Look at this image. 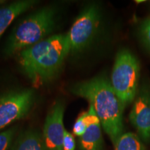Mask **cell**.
I'll use <instances>...</instances> for the list:
<instances>
[{"label": "cell", "instance_id": "cell-1", "mask_svg": "<svg viewBox=\"0 0 150 150\" xmlns=\"http://www.w3.org/2000/svg\"><path fill=\"white\" fill-rule=\"evenodd\" d=\"M70 91L74 95L87 99L93 106L101 126L114 145L123 134V112L125 106L110 82L104 76H96L74 84Z\"/></svg>", "mask_w": 150, "mask_h": 150}, {"label": "cell", "instance_id": "cell-2", "mask_svg": "<svg viewBox=\"0 0 150 150\" xmlns=\"http://www.w3.org/2000/svg\"><path fill=\"white\" fill-rule=\"evenodd\" d=\"M70 52L67 33L54 35L20 52L18 61L33 85L39 86L55 78Z\"/></svg>", "mask_w": 150, "mask_h": 150}, {"label": "cell", "instance_id": "cell-3", "mask_svg": "<svg viewBox=\"0 0 150 150\" xmlns=\"http://www.w3.org/2000/svg\"><path fill=\"white\" fill-rule=\"evenodd\" d=\"M56 15L54 7L47 6L27 17L13 31L6 46L5 53L7 55L20 53L45 40L55 27Z\"/></svg>", "mask_w": 150, "mask_h": 150}, {"label": "cell", "instance_id": "cell-4", "mask_svg": "<svg viewBox=\"0 0 150 150\" xmlns=\"http://www.w3.org/2000/svg\"><path fill=\"white\" fill-rule=\"evenodd\" d=\"M139 77L140 65L137 58L129 50H120L115 57L110 83L125 106L136 98Z\"/></svg>", "mask_w": 150, "mask_h": 150}, {"label": "cell", "instance_id": "cell-5", "mask_svg": "<svg viewBox=\"0 0 150 150\" xmlns=\"http://www.w3.org/2000/svg\"><path fill=\"white\" fill-rule=\"evenodd\" d=\"M100 20L97 5L92 4L84 8L67 33L70 52H81L90 45L98 31Z\"/></svg>", "mask_w": 150, "mask_h": 150}, {"label": "cell", "instance_id": "cell-6", "mask_svg": "<svg viewBox=\"0 0 150 150\" xmlns=\"http://www.w3.org/2000/svg\"><path fill=\"white\" fill-rule=\"evenodd\" d=\"M33 102L31 89L11 91L0 97V131L27 115Z\"/></svg>", "mask_w": 150, "mask_h": 150}, {"label": "cell", "instance_id": "cell-7", "mask_svg": "<svg viewBox=\"0 0 150 150\" xmlns=\"http://www.w3.org/2000/svg\"><path fill=\"white\" fill-rule=\"evenodd\" d=\"M131 123L140 138L150 141V84L145 82L138 89L132 109L129 114Z\"/></svg>", "mask_w": 150, "mask_h": 150}, {"label": "cell", "instance_id": "cell-8", "mask_svg": "<svg viewBox=\"0 0 150 150\" xmlns=\"http://www.w3.org/2000/svg\"><path fill=\"white\" fill-rule=\"evenodd\" d=\"M64 104L56 102L49 112L43 129V140L47 150H63L65 129L63 126Z\"/></svg>", "mask_w": 150, "mask_h": 150}, {"label": "cell", "instance_id": "cell-9", "mask_svg": "<svg viewBox=\"0 0 150 150\" xmlns=\"http://www.w3.org/2000/svg\"><path fill=\"white\" fill-rule=\"evenodd\" d=\"M36 4V1H18L0 7V38L18 16L25 12Z\"/></svg>", "mask_w": 150, "mask_h": 150}, {"label": "cell", "instance_id": "cell-10", "mask_svg": "<svg viewBox=\"0 0 150 150\" xmlns=\"http://www.w3.org/2000/svg\"><path fill=\"white\" fill-rule=\"evenodd\" d=\"M10 150H47L42 135L35 129L21 133L13 142Z\"/></svg>", "mask_w": 150, "mask_h": 150}, {"label": "cell", "instance_id": "cell-11", "mask_svg": "<svg viewBox=\"0 0 150 150\" xmlns=\"http://www.w3.org/2000/svg\"><path fill=\"white\" fill-rule=\"evenodd\" d=\"M81 150H102L103 138L101 124L90 125L83 136L79 137Z\"/></svg>", "mask_w": 150, "mask_h": 150}, {"label": "cell", "instance_id": "cell-12", "mask_svg": "<svg viewBox=\"0 0 150 150\" xmlns=\"http://www.w3.org/2000/svg\"><path fill=\"white\" fill-rule=\"evenodd\" d=\"M115 150H145L139 136L134 133H126L120 136L114 144Z\"/></svg>", "mask_w": 150, "mask_h": 150}, {"label": "cell", "instance_id": "cell-13", "mask_svg": "<svg viewBox=\"0 0 150 150\" xmlns=\"http://www.w3.org/2000/svg\"><path fill=\"white\" fill-rule=\"evenodd\" d=\"M17 127H13L0 132V150H10L13 142Z\"/></svg>", "mask_w": 150, "mask_h": 150}, {"label": "cell", "instance_id": "cell-14", "mask_svg": "<svg viewBox=\"0 0 150 150\" xmlns=\"http://www.w3.org/2000/svg\"><path fill=\"white\" fill-rule=\"evenodd\" d=\"M139 36L144 46L150 52V16L146 18L140 24Z\"/></svg>", "mask_w": 150, "mask_h": 150}, {"label": "cell", "instance_id": "cell-15", "mask_svg": "<svg viewBox=\"0 0 150 150\" xmlns=\"http://www.w3.org/2000/svg\"><path fill=\"white\" fill-rule=\"evenodd\" d=\"M85 114L86 112H82L79 116L76 122H75L74 127H73V133L75 136L81 137L83 136L87 129V125L85 122Z\"/></svg>", "mask_w": 150, "mask_h": 150}, {"label": "cell", "instance_id": "cell-16", "mask_svg": "<svg viewBox=\"0 0 150 150\" xmlns=\"http://www.w3.org/2000/svg\"><path fill=\"white\" fill-rule=\"evenodd\" d=\"M75 140L72 134L65 130L64 140H63V150H74Z\"/></svg>", "mask_w": 150, "mask_h": 150}, {"label": "cell", "instance_id": "cell-17", "mask_svg": "<svg viewBox=\"0 0 150 150\" xmlns=\"http://www.w3.org/2000/svg\"><path fill=\"white\" fill-rule=\"evenodd\" d=\"M4 2L3 1H0V4H2Z\"/></svg>", "mask_w": 150, "mask_h": 150}]
</instances>
